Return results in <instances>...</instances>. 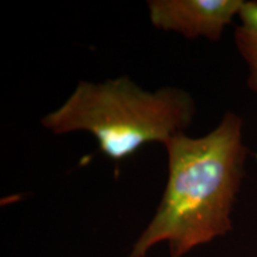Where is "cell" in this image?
<instances>
[{"mask_svg": "<svg viewBox=\"0 0 257 257\" xmlns=\"http://www.w3.org/2000/svg\"><path fill=\"white\" fill-rule=\"evenodd\" d=\"M193 96L179 87L148 91L128 76L102 82L80 81L56 110L41 119L55 135L85 131L104 155L126 160L150 143H165L185 133L194 119Z\"/></svg>", "mask_w": 257, "mask_h": 257, "instance_id": "cell-2", "label": "cell"}, {"mask_svg": "<svg viewBox=\"0 0 257 257\" xmlns=\"http://www.w3.org/2000/svg\"><path fill=\"white\" fill-rule=\"evenodd\" d=\"M245 0H149V19L156 29L189 40L217 42L238 17Z\"/></svg>", "mask_w": 257, "mask_h": 257, "instance_id": "cell-3", "label": "cell"}, {"mask_svg": "<svg viewBox=\"0 0 257 257\" xmlns=\"http://www.w3.org/2000/svg\"><path fill=\"white\" fill-rule=\"evenodd\" d=\"M234 28V43L248 67V86L257 94V2H244Z\"/></svg>", "mask_w": 257, "mask_h": 257, "instance_id": "cell-4", "label": "cell"}, {"mask_svg": "<svg viewBox=\"0 0 257 257\" xmlns=\"http://www.w3.org/2000/svg\"><path fill=\"white\" fill-rule=\"evenodd\" d=\"M243 125L238 114L226 112L205 136L180 133L167 141L165 192L127 257H146L160 243H168L170 257H184L230 232L248 156Z\"/></svg>", "mask_w": 257, "mask_h": 257, "instance_id": "cell-1", "label": "cell"}]
</instances>
